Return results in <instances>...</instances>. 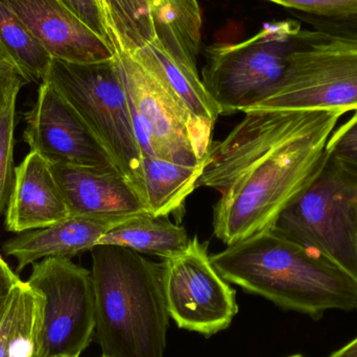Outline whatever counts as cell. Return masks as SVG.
<instances>
[{
    "label": "cell",
    "instance_id": "cell-1",
    "mask_svg": "<svg viewBox=\"0 0 357 357\" xmlns=\"http://www.w3.org/2000/svg\"><path fill=\"white\" fill-rule=\"evenodd\" d=\"M213 142L197 187L215 189L214 235L225 245L272 230L289 204L316 178L342 115L250 111Z\"/></svg>",
    "mask_w": 357,
    "mask_h": 357
},
{
    "label": "cell",
    "instance_id": "cell-2",
    "mask_svg": "<svg viewBox=\"0 0 357 357\" xmlns=\"http://www.w3.org/2000/svg\"><path fill=\"white\" fill-rule=\"evenodd\" d=\"M222 278L284 310L318 319L357 310V280L337 264L275 231L254 235L211 256Z\"/></svg>",
    "mask_w": 357,
    "mask_h": 357
},
{
    "label": "cell",
    "instance_id": "cell-3",
    "mask_svg": "<svg viewBox=\"0 0 357 357\" xmlns=\"http://www.w3.org/2000/svg\"><path fill=\"white\" fill-rule=\"evenodd\" d=\"M102 357H165L169 327L163 262L119 245L91 250Z\"/></svg>",
    "mask_w": 357,
    "mask_h": 357
},
{
    "label": "cell",
    "instance_id": "cell-4",
    "mask_svg": "<svg viewBox=\"0 0 357 357\" xmlns=\"http://www.w3.org/2000/svg\"><path fill=\"white\" fill-rule=\"evenodd\" d=\"M43 82L82 117L144 202L142 152L116 58L96 63L52 59Z\"/></svg>",
    "mask_w": 357,
    "mask_h": 357
},
{
    "label": "cell",
    "instance_id": "cell-5",
    "mask_svg": "<svg viewBox=\"0 0 357 357\" xmlns=\"http://www.w3.org/2000/svg\"><path fill=\"white\" fill-rule=\"evenodd\" d=\"M301 31L297 21H275L245 41L207 48L202 81L220 115L245 113L274 91L284 77Z\"/></svg>",
    "mask_w": 357,
    "mask_h": 357
},
{
    "label": "cell",
    "instance_id": "cell-6",
    "mask_svg": "<svg viewBox=\"0 0 357 357\" xmlns=\"http://www.w3.org/2000/svg\"><path fill=\"white\" fill-rule=\"evenodd\" d=\"M356 110L357 43L302 29L281 83L245 113Z\"/></svg>",
    "mask_w": 357,
    "mask_h": 357
},
{
    "label": "cell",
    "instance_id": "cell-7",
    "mask_svg": "<svg viewBox=\"0 0 357 357\" xmlns=\"http://www.w3.org/2000/svg\"><path fill=\"white\" fill-rule=\"evenodd\" d=\"M275 232L312 250L357 280V178L331 159L281 212Z\"/></svg>",
    "mask_w": 357,
    "mask_h": 357
},
{
    "label": "cell",
    "instance_id": "cell-8",
    "mask_svg": "<svg viewBox=\"0 0 357 357\" xmlns=\"http://www.w3.org/2000/svg\"><path fill=\"white\" fill-rule=\"evenodd\" d=\"M127 92L142 156L158 157L184 165L207 159L204 144L190 115L119 40L108 33Z\"/></svg>",
    "mask_w": 357,
    "mask_h": 357
},
{
    "label": "cell",
    "instance_id": "cell-9",
    "mask_svg": "<svg viewBox=\"0 0 357 357\" xmlns=\"http://www.w3.org/2000/svg\"><path fill=\"white\" fill-rule=\"evenodd\" d=\"M27 282L45 298L43 354L81 356L96 333L91 272L68 258H45L33 264Z\"/></svg>",
    "mask_w": 357,
    "mask_h": 357
},
{
    "label": "cell",
    "instance_id": "cell-10",
    "mask_svg": "<svg viewBox=\"0 0 357 357\" xmlns=\"http://www.w3.org/2000/svg\"><path fill=\"white\" fill-rule=\"evenodd\" d=\"M163 268L169 316L180 328L210 337L230 326L238 312L236 293L212 264L207 243L193 236Z\"/></svg>",
    "mask_w": 357,
    "mask_h": 357
},
{
    "label": "cell",
    "instance_id": "cell-11",
    "mask_svg": "<svg viewBox=\"0 0 357 357\" xmlns=\"http://www.w3.org/2000/svg\"><path fill=\"white\" fill-rule=\"evenodd\" d=\"M25 119L24 142L50 165L121 174L102 142L47 82L40 84Z\"/></svg>",
    "mask_w": 357,
    "mask_h": 357
},
{
    "label": "cell",
    "instance_id": "cell-12",
    "mask_svg": "<svg viewBox=\"0 0 357 357\" xmlns=\"http://www.w3.org/2000/svg\"><path fill=\"white\" fill-rule=\"evenodd\" d=\"M52 59L71 63L111 60L106 40L82 22L60 0H2Z\"/></svg>",
    "mask_w": 357,
    "mask_h": 357
},
{
    "label": "cell",
    "instance_id": "cell-13",
    "mask_svg": "<svg viewBox=\"0 0 357 357\" xmlns=\"http://www.w3.org/2000/svg\"><path fill=\"white\" fill-rule=\"evenodd\" d=\"M50 169L70 215L117 224L149 213L139 193L121 174L60 165Z\"/></svg>",
    "mask_w": 357,
    "mask_h": 357
},
{
    "label": "cell",
    "instance_id": "cell-14",
    "mask_svg": "<svg viewBox=\"0 0 357 357\" xmlns=\"http://www.w3.org/2000/svg\"><path fill=\"white\" fill-rule=\"evenodd\" d=\"M70 216L50 165L38 153H29L15 169L14 182L6 208L8 232L45 228Z\"/></svg>",
    "mask_w": 357,
    "mask_h": 357
},
{
    "label": "cell",
    "instance_id": "cell-15",
    "mask_svg": "<svg viewBox=\"0 0 357 357\" xmlns=\"http://www.w3.org/2000/svg\"><path fill=\"white\" fill-rule=\"evenodd\" d=\"M129 52L159 79L188 112L204 144L211 148L212 132L220 110L206 89L199 71L174 58L163 47L158 38L144 47Z\"/></svg>",
    "mask_w": 357,
    "mask_h": 357
},
{
    "label": "cell",
    "instance_id": "cell-16",
    "mask_svg": "<svg viewBox=\"0 0 357 357\" xmlns=\"http://www.w3.org/2000/svg\"><path fill=\"white\" fill-rule=\"evenodd\" d=\"M119 224V222H117ZM115 222L70 215L45 228L26 231L6 241L2 252L17 260V272L45 258H68L91 251Z\"/></svg>",
    "mask_w": 357,
    "mask_h": 357
},
{
    "label": "cell",
    "instance_id": "cell-17",
    "mask_svg": "<svg viewBox=\"0 0 357 357\" xmlns=\"http://www.w3.org/2000/svg\"><path fill=\"white\" fill-rule=\"evenodd\" d=\"M44 310V296L15 275L0 293V357L41 351Z\"/></svg>",
    "mask_w": 357,
    "mask_h": 357
},
{
    "label": "cell",
    "instance_id": "cell-18",
    "mask_svg": "<svg viewBox=\"0 0 357 357\" xmlns=\"http://www.w3.org/2000/svg\"><path fill=\"white\" fill-rule=\"evenodd\" d=\"M163 47L177 60L197 70L201 48V6L197 0H146Z\"/></svg>",
    "mask_w": 357,
    "mask_h": 357
},
{
    "label": "cell",
    "instance_id": "cell-19",
    "mask_svg": "<svg viewBox=\"0 0 357 357\" xmlns=\"http://www.w3.org/2000/svg\"><path fill=\"white\" fill-rule=\"evenodd\" d=\"M206 160L201 165H184L150 155L142 156L144 204L149 213L167 218L180 211L197 188Z\"/></svg>",
    "mask_w": 357,
    "mask_h": 357
},
{
    "label": "cell",
    "instance_id": "cell-20",
    "mask_svg": "<svg viewBox=\"0 0 357 357\" xmlns=\"http://www.w3.org/2000/svg\"><path fill=\"white\" fill-rule=\"evenodd\" d=\"M189 243L190 238L184 227L167 218L142 213L111 227L98 245H119L167 259L184 251Z\"/></svg>",
    "mask_w": 357,
    "mask_h": 357
},
{
    "label": "cell",
    "instance_id": "cell-21",
    "mask_svg": "<svg viewBox=\"0 0 357 357\" xmlns=\"http://www.w3.org/2000/svg\"><path fill=\"white\" fill-rule=\"evenodd\" d=\"M0 45L18 67L26 83L41 84L44 81L52 56L2 0H0Z\"/></svg>",
    "mask_w": 357,
    "mask_h": 357
},
{
    "label": "cell",
    "instance_id": "cell-22",
    "mask_svg": "<svg viewBox=\"0 0 357 357\" xmlns=\"http://www.w3.org/2000/svg\"><path fill=\"white\" fill-rule=\"evenodd\" d=\"M102 6L107 31L128 50L144 47L157 39L146 0H102Z\"/></svg>",
    "mask_w": 357,
    "mask_h": 357
},
{
    "label": "cell",
    "instance_id": "cell-23",
    "mask_svg": "<svg viewBox=\"0 0 357 357\" xmlns=\"http://www.w3.org/2000/svg\"><path fill=\"white\" fill-rule=\"evenodd\" d=\"M20 89H16L0 112V215L6 207L14 182V144L16 106Z\"/></svg>",
    "mask_w": 357,
    "mask_h": 357
},
{
    "label": "cell",
    "instance_id": "cell-24",
    "mask_svg": "<svg viewBox=\"0 0 357 357\" xmlns=\"http://www.w3.org/2000/svg\"><path fill=\"white\" fill-rule=\"evenodd\" d=\"M325 153L337 167L357 178V110L349 121L333 130Z\"/></svg>",
    "mask_w": 357,
    "mask_h": 357
},
{
    "label": "cell",
    "instance_id": "cell-25",
    "mask_svg": "<svg viewBox=\"0 0 357 357\" xmlns=\"http://www.w3.org/2000/svg\"><path fill=\"white\" fill-rule=\"evenodd\" d=\"M300 18L312 25L314 31L328 37L357 43V12L337 16H317L300 13Z\"/></svg>",
    "mask_w": 357,
    "mask_h": 357
},
{
    "label": "cell",
    "instance_id": "cell-26",
    "mask_svg": "<svg viewBox=\"0 0 357 357\" xmlns=\"http://www.w3.org/2000/svg\"><path fill=\"white\" fill-rule=\"evenodd\" d=\"M303 14L337 16L357 12V0H268Z\"/></svg>",
    "mask_w": 357,
    "mask_h": 357
},
{
    "label": "cell",
    "instance_id": "cell-27",
    "mask_svg": "<svg viewBox=\"0 0 357 357\" xmlns=\"http://www.w3.org/2000/svg\"><path fill=\"white\" fill-rule=\"evenodd\" d=\"M60 1L96 35L100 36L110 44L102 0H60Z\"/></svg>",
    "mask_w": 357,
    "mask_h": 357
},
{
    "label": "cell",
    "instance_id": "cell-28",
    "mask_svg": "<svg viewBox=\"0 0 357 357\" xmlns=\"http://www.w3.org/2000/svg\"><path fill=\"white\" fill-rule=\"evenodd\" d=\"M26 82L18 77H0V112L6 106L10 94L16 89H21Z\"/></svg>",
    "mask_w": 357,
    "mask_h": 357
},
{
    "label": "cell",
    "instance_id": "cell-29",
    "mask_svg": "<svg viewBox=\"0 0 357 357\" xmlns=\"http://www.w3.org/2000/svg\"><path fill=\"white\" fill-rule=\"evenodd\" d=\"M0 77H18V79H24L18 67L15 65L12 59L4 52L1 45H0Z\"/></svg>",
    "mask_w": 357,
    "mask_h": 357
},
{
    "label": "cell",
    "instance_id": "cell-30",
    "mask_svg": "<svg viewBox=\"0 0 357 357\" xmlns=\"http://www.w3.org/2000/svg\"><path fill=\"white\" fill-rule=\"evenodd\" d=\"M16 275V273L10 270V266H8L3 259H0V293H1L3 287L8 284V281Z\"/></svg>",
    "mask_w": 357,
    "mask_h": 357
},
{
    "label": "cell",
    "instance_id": "cell-31",
    "mask_svg": "<svg viewBox=\"0 0 357 357\" xmlns=\"http://www.w3.org/2000/svg\"><path fill=\"white\" fill-rule=\"evenodd\" d=\"M329 357H357V337L352 340L345 347L333 354Z\"/></svg>",
    "mask_w": 357,
    "mask_h": 357
},
{
    "label": "cell",
    "instance_id": "cell-32",
    "mask_svg": "<svg viewBox=\"0 0 357 357\" xmlns=\"http://www.w3.org/2000/svg\"><path fill=\"white\" fill-rule=\"evenodd\" d=\"M33 357H47L45 356V354H43V351L39 352V354H36L35 356Z\"/></svg>",
    "mask_w": 357,
    "mask_h": 357
},
{
    "label": "cell",
    "instance_id": "cell-33",
    "mask_svg": "<svg viewBox=\"0 0 357 357\" xmlns=\"http://www.w3.org/2000/svg\"><path fill=\"white\" fill-rule=\"evenodd\" d=\"M289 357H304V356H300V354H296V356H289Z\"/></svg>",
    "mask_w": 357,
    "mask_h": 357
}]
</instances>
